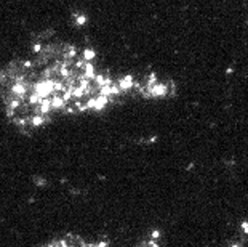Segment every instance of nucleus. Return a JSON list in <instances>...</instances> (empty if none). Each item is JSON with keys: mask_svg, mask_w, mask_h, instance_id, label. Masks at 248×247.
<instances>
[{"mask_svg": "<svg viewBox=\"0 0 248 247\" xmlns=\"http://www.w3.org/2000/svg\"><path fill=\"white\" fill-rule=\"evenodd\" d=\"M147 247H149V245H147Z\"/></svg>", "mask_w": 248, "mask_h": 247, "instance_id": "20e7f679", "label": "nucleus"}, {"mask_svg": "<svg viewBox=\"0 0 248 247\" xmlns=\"http://www.w3.org/2000/svg\"><path fill=\"white\" fill-rule=\"evenodd\" d=\"M232 247H242V245H239V244H235V245H232Z\"/></svg>", "mask_w": 248, "mask_h": 247, "instance_id": "7ed1b4c3", "label": "nucleus"}, {"mask_svg": "<svg viewBox=\"0 0 248 247\" xmlns=\"http://www.w3.org/2000/svg\"><path fill=\"white\" fill-rule=\"evenodd\" d=\"M159 236H160L159 231H154V233H152V237H159Z\"/></svg>", "mask_w": 248, "mask_h": 247, "instance_id": "f03ea898", "label": "nucleus"}, {"mask_svg": "<svg viewBox=\"0 0 248 247\" xmlns=\"http://www.w3.org/2000/svg\"><path fill=\"white\" fill-rule=\"evenodd\" d=\"M242 228H243V231L248 234V223H246V222H243V223H242Z\"/></svg>", "mask_w": 248, "mask_h": 247, "instance_id": "f257e3e1", "label": "nucleus"}]
</instances>
